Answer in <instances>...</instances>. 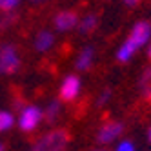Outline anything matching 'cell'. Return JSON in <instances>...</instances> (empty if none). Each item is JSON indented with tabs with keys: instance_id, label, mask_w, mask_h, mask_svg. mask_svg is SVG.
<instances>
[{
	"instance_id": "6da1fadb",
	"label": "cell",
	"mask_w": 151,
	"mask_h": 151,
	"mask_svg": "<svg viewBox=\"0 0 151 151\" xmlns=\"http://www.w3.org/2000/svg\"><path fill=\"white\" fill-rule=\"evenodd\" d=\"M149 40H151V22H147V20H138V22L133 24L131 31H129V37L120 44V47L116 49L115 58L120 64L129 62L138 53V49L147 46Z\"/></svg>"
},
{
	"instance_id": "7a4b0ae2",
	"label": "cell",
	"mask_w": 151,
	"mask_h": 151,
	"mask_svg": "<svg viewBox=\"0 0 151 151\" xmlns=\"http://www.w3.org/2000/svg\"><path fill=\"white\" fill-rule=\"evenodd\" d=\"M42 120H44V109L37 104H26L22 109L18 111L17 126L20 127V131H24V133H33L40 126Z\"/></svg>"
},
{
	"instance_id": "3957f363",
	"label": "cell",
	"mask_w": 151,
	"mask_h": 151,
	"mask_svg": "<svg viewBox=\"0 0 151 151\" xmlns=\"http://www.w3.org/2000/svg\"><path fill=\"white\" fill-rule=\"evenodd\" d=\"M69 142V133L66 129H53L33 144L31 151H64Z\"/></svg>"
},
{
	"instance_id": "277c9868",
	"label": "cell",
	"mask_w": 151,
	"mask_h": 151,
	"mask_svg": "<svg viewBox=\"0 0 151 151\" xmlns=\"http://www.w3.org/2000/svg\"><path fill=\"white\" fill-rule=\"evenodd\" d=\"M20 51L11 42L0 44V75H13L20 68Z\"/></svg>"
},
{
	"instance_id": "5b68a950",
	"label": "cell",
	"mask_w": 151,
	"mask_h": 151,
	"mask_svg": "<svg viewBox=\"0 0 151 151\" xmlns=\"http://www.w3.org/2000/svg\"><path fill=\"white\" fill-rule=\"evenodd\" d=\"M82 91V80L77 75H66L60 82V88H58V96L62 102H73L78 99V95Z\"/></svg>"
},
{
	"instance_id": "8992f818",
	"label": "cell",
	"mask_w": 151,
	"mask_h": 151,
	"mask_svg": "<svg viewBox=\"0 0 151 151\" xmlns=\"http://www.w3.org/2000/svg\"><path fill=\"white\" fill-rule=\"evenodd\" d=\"M122 133H124V124L120 120H107L96 131V142L100 146L113 144L118 137H122Z\"/></svg>"
},
{
	"instance_id": "52a82bcc",
	"label": "cell",
	"mask_w": 151,
	"mask_h": 151,
	"mask_svg": "<svg viewBox=\"0 0 151 151\" xmlns=\"http://www.w3.org/2000/svg\"><path fill=\"white\" fill-rule=\"evenodd\" d=\"M78 15L77 11H71V9H62L55 15L53 18V27H55L58 33H68L71 29H77L78 26Z\"/></svg>"
},
{
	"instance_id": "ba28073f",
	"label": "cell",
	"mask_w": 151,
	"mask_h": 151,
	"mask_svg": "<svg viewBox=\"0 0 151 151\" xmlns=\"http://www.w3.org/2000/svg\"><path fill=\"white\" fill-rule=\"evenodd\" d=\"M55 42H57V37L53 31L49 29H40L38 33L35 35L33 38V47L37 53H47L53 49V46H55Z\"/></svg>"
},
{
	"instance_id": "9c48e42d",
	"label": "cell",
	"mask_w": 151,
	"mask_h": 151,
	"mask_svg": "<svg viewBox=\"0 0 151 151\" xmlns=\"http://www.w3.org/2000/svg\"><path fill=\"white\" fill-rule=\"evenodd\" d=\"M95 64V47L93 46H84L80 51L77 58H75V69L77 71H88L93 68Z\"/></svg>"
},
{
	"instance_id": "30bf717a",
	"label": "cell",
	"mask_w": 151,
	"mask_h": 151,
	"mask_svg": "<svg viewBox=\"0 0 151 151\" xmlns=\"http://www.w3.org/2000/svg\"><path fill=\"white\" fill-rule=\"evenodd\" d=\"M99 27V15L96 13H88V15H84L80 20H78V33L80 35H89L93 33V31Z\"/></svg>"
},
{
	"instance_id": "8fae6325",
	"label": "cell",
	"mask_w": 151,
	"mask_h": 151,
	"mask_svg": "<svg viewBox=\"0 0 151 151\" xmlns=\"http://www.w3.org/2000/svg\"><path fill=\"white\" fill-rule=\"evenodd\" d=\"M62 115V100L53 99L47 102V106L44 107V118L47 120V124H55Z\"/></svg>"
},
{
	"instance_id": "7c38bea8",
	"label": "cell",
	"mask_w": 151,
	"mask_h": 151,
	"mask_svg": "<svg viewBox=\"0 0 151 151\" xmlns=\"http://www.w3.org/2000/svg\"><path fill=\"white\" fill-rule=\"evenodd\" d=\"M17 124V118L11 111L7 109H0V133H6L9 131L13 126Z\"/></svg>"
},
{
	"instance_id": "4fadbf2b",
	"label": "cell",
	"mask_w": 151,
	"mask_h": 151,
	"mask_svg": "<svg viewBox=\"0 0 151 151\" xmlns=\"http://www.w3.org/2000/svg\"><path fill=\"white\" fill-rule=\"evenodd\" d=\"M138 88L142 91V95L151 96V68H146L140 75V80H138Z\"/></svg>"
},
{
	"instance_id": "5bb4252c",
	"label": "cell",
	"mask_w": 151,
	"mask_h": 151,
	"mask_svg": "<svg viewBox=\"0 0 151 151\" xmlns=\"http://www.w3.org/2000/svg\"><path fill=\"white\" fill-rule=\"evenodd\" d=\"M111 96H113L111 89H109V88H104V89L99 93V96H96V100H95V106H96V107H104L107 102L111 100Z\"/></svg>"
},
{
	"instance_id": "9a60e30c",
	"label": "cell",
	"mask_w": 151,
	"mask_h": 151,
	"mask_svg": "<svg viewBox=\"0 0 151 151\" xmlns=\"http://www.w3.org/2000/svg\"><path fill=\"white\" fill-rule=\"evenodd\" d=\"M22 0H0V13H13Z\"/></svg>"
},
{
	"instance_id": "2e32d148",
	"label": "cell",
	"mask_w": 151,
	"mask_h": 151,
	"mask_svg": "<svg viewBox=\"0 0 151 151\" xmlns=\"http://www.w3.org/2000/svg\"><path fill=\"white\" fill-rule=\"evenodd\" d=\"M15 22H17V17L13 13H4L2 17H0V33H4V31L7 27H11Z\"/></svg>"
},
{
	"instance_id": "e0dca14e",
	"label": "cell",
	"mask_w": 151,
	"mask_h": 151,
	"mask_svg": "<svg viewBox=\"0 0 151 151\" xmlns=\"http://www.w3.org/2000/svg\"><path fill=\"white\" fill-rule=\"evenodd\" d=\"M113 151H135V144L131 140H122V142L116 144V147Z\"/></svg>"
},
{
	"instance_id": "ac0fdd59",
	"label": "cell",
	"mask_w": 151,
	"mask_h": 151,
	"mask_svg": "<svg viewBox=\"0 0 151 151\" xmlns=\"http://www.w3.org/2000/svg\"><path fill=\"white\" fill-rule=\"evenodd\" d=\"M122 2H124V4H126L127 7H135V6H137V4L140 2V0H122Z\"/></svg>"
},
{
	"instance_id": "d6986e66",
	"label": "cell",
	"mask_w": 151,
	"mask_h": 151,
	"mask_svg": "<svg viewBox=\"0 0 151 151\" xmlns=\"http://www.w3.org/2000/svg\"><path fill=\"white\" fill-rule=\"evenodd\" d=\"M29 4H33V6H40V4H46V2H49V0H27Z\"/></svg>"
},
{
	"instance_id": "ffe728a7",
	"label": "cell",
	"mask_w": 151,
	"mask_h": 151,
	"mask_svg": "<svg viewBox=\"0 0 151 151\" xmlns=\"http://www.w3.org/2000/svg\"><path fill=\"white\" fill-rule=\"evenodd\" d=\"M146 49H147V51H146V53H147V57L151 58V40L147 42V46H146Z\"/></svg>"
},
{
	"instance_id": "44dd1931",
	"label": "cell",
	"mask_w": 151,
	"mask_h": 151,
	"mask_svg": "<svg viewBox=\"0 0 151 151\" xmlns=\"http://www.w3.org/2000/svg\"><path fill=\"white\" fill-rule=\"evenodd\" d=\"M147 140H149V144H151V127L147 129Z\"/></svg>"
},
{
	"instance_id": "7402d4cb",
	"label": "cell",
	"mask_w": 151,
	"mask_h": 151,
	"mask_svg": "<svg viewBox=\"0 0 151 151\" xmlns=\"http://www.w3.org/2000/svg\"><path fill=\"white\" fill-rule=\"evenodd\" d=\"M91 151H106L104 147H96V149H91Z\"/></svg>"
},
{
	"instance_id": "603a6c76",
	"label": "cell",
	"mask_w": 151,
	"mask_h": 151,
	"mask_svg": "<svg viewBox=\"0 0 151 151\" xmlns=\"http://www.w3.org/2000/svg\"><path fill=\"white\" fill-rule=\"evenodd\" d=\"M0 151H4V144L2 142H0Z\"/></svg>"
}]
</instances>
